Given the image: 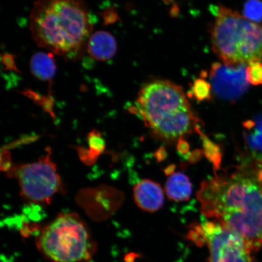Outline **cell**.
Instances as JSON below:
<instances>
[{"label": "cell", "instance_id": "obj_4", "mask_svg": "<svg viewBox=\"0 0 262 262\" xmlns=\"http://www.w3.org/2000/svg\"><path fill=\"white\" fill-rule=\"evenodd\" d=\"M213 51L229 66L262 61V26L220 6L211 31Z\"/></svg>", "mask_w": 262, "mask_h": 262}, {"label": "cell", "instance_id": "obj_18", "mask_svg": "<svg viewBox=\"0 0 262 262\" xmlns=\"http://www.w3.org/2000/svg\"><path fill=\"white\" fill-rule=\"evenodd\" d=\"M246 75L249 83L257 86L262 84V62H254L247 66Z\"/></svg>", "mask_w": 262, "mask_h": 262}, {"label": "cell", "instance_id": "obj_14", "mask_svg": "<svg viewBox=\"0 0 262 262\" xmlns=\"http://www.w3.org/2000/svg\"><path fill=\"white\" fill-rule=\"evenodd\" d=\"M202 139L203 146H204V153L209 161L214 165V169L218 170L220 168L222 162V155L220 147L212 142L211 140L208 138V137L201 132L199 127L196 129Z\"/></svg>", "mask_w": 262, "mask_h": 262}, {"label": "cell", "instance_id": "obj_1", "mask_svg": "<svg viewBox=\"0 0 262 262\" xmlns=\"http://www.w3.org/2000/svg\"><path fill=\"white\" fill-rule=\"evenodd\" d=\"M202 214L243 239L252 253L262 246V163L253 159L232 172L203 182L198 192Z\"/></svg>", "mask_w": 262, "mask_h": 262}, {"label": "cell", "instance_id": "obj_17", "mask_svg": "<svg viewBox=\"0 0 262 262\" xmlns=\"http://www.w3.org/2000/svg\"><path fill=\"white\" fill-rule=\"evenodd\" d=\"M244 16L254 22L262 21V2L260 0H248L244 8Z\"/></svg>", "mask_w": 262, "mask_h": 262}, {"label": "cell", "instance_id": "obj_15", "mask_svg": "<svg viewBox=\"0 0 262 262\" xmlns=\"http://www.w3.org/2000/svg\"><path fill=\"white\" fill-rule=\"evenodd\" d=\"M89 141L90 150H85L83 151V156L88 155L84 158L87 160H91L93 161L96 159L97 157L103 152L105 144L101 136V134L98 131L93 130L90 133L88 137Z\"/></svg>", "mask_w": 262, "mask_h": 262}, {"label": "cell", "instance_id": "obj_9", "mask_svg": "<svg viewBox=\"0 0 262 262\" xmlns=\"http://www.w3.org/2000/svg\"><path fill=\"white\" fill-rule=\"evenodd\" d=\"M134 198L137 206L143 210L155 212L164 204L161 186L150 180H141L134 188Z\"/></svg>", "mask_w": 262, "mask_h": 262}, {"label": "cell", "instance_id": "obj_6", "mask_svg": "<svg viewBox=\"0 0 262 262\" xmlns=\"http://www.w3.org/2000/svg\"><path fill=\"white\" fill-rule=\"evenodd\" d=\"M189 238L207 247L209 262H255L243 239L217 222L209 220L195 225Z\"/></svg>", "mask_w": 262, "mask_h": 262}, {"label": "cell", "instance_id": "obj_16", "mask_svg": "<svg viewBox=\"0 0 262 262\" xmlns=\"http://www.w3.org/2000/svg\"><path fill=\"white\" fill-rule=\"evenodd\" d=\"M211 90V84L204 78H198L193 84L192 93L196 100L204 101L210 99Z\"/></svg>", "mask_w": 262, "mask_h": 262}, {"label": "cell", "instance_id": "obj_8", "mask_svg": "<svg viewBox=\"0 0 262 262\" xmlns=\"http://www.w3.org/2000/svg\"><path fill=\"white\" fill-rule=\"evenodd\" d=\"M246 69L245 65L213 64L209 72L212 91L222 99L237 100L248 87Z\"/></svg>", "mask_w": 262, "mask_h": 262}, {"label": "cell", "instance_id": "obj_3", "mask_svg": "<svg viewBox=\"0 0 262 262\" xmlns=\"http://www.w3.org/2000/svg\"><path fill=\"white\" fill-rule=\"evenodd\" d=\"M136 111L154 135L174 141L196 131L195 116L182 88L166 80H156L141 90Z\"/></svg>", "mask_w": 262, "mask_h": 262}, {"label": "cell", "instance_id": "obj_2", "mask_svg": "<svg viewBox=\"0 0 262 262\" xmlns=\"http://www.w3.org/2000/svg\"><path fill=\"white\" fill-rule=\"evenodd\" d=\"M92 29L83 0H38L31 13L30 31L35 43L68 60L83 55Z\"/></svg>", "mask_w": 262, "mask_h": 262}, {"label": "cell", "instance_id": "obj_7", "mask_svg": "<svg viewBox=\"0 0 262 262\" xmlns=\"http://www.w3.org/2000/svg\"><path fill=\"white\" fill-rule=\"evenodd\" d=\"M51 150L38 162L13 166L9 174L18 180L21 194L37 203L48 202L62 188L56 165L51 159Z\"/></svg>", "mask_w": 262, "mask_h": 262}, {"label": "cell", "instance_id": "obj_12", "mask_svg": "<svg viewBox=\"0 0 262 262\" xmlns=\"http://www.w3.org/2000/svg\"><path fill=\"white\" fill-rule=\"evenodd\" d=\"M165 190L169 199L176 202L188 201L192 194V185L187 176L180 172L170 175Z\"/></svg>", "mask_w": 262, "mask_h": 262}, {"label": "cell", "instance_id": "obj_10", "mask_svg": "<svg viewBox=\"0 0 262 262\" xmlns=\"http://www.w3.org/2000/svg\"><path fill=\"white\" fill-rule=\"evenodd\" d=\"M88 51L95 60L103 61L110 60L116 53V39L106 31L95 32L91 35L88 42Z\"/></svg>", "mask_w": 262, "mask_h": 262}, {"label": "cell", "instance_id": "obj_5", "mask_svg": "<svg viewBox=\"0 0 262 262\" xmlns=\"http://www.w3.org/2000/svg\"><path fill=\"white\" fill-rule=\"evenodd\" d=\"M40 250L54 262H81L93 255V244L86 225L78 216H58L42 231Z\"/></svg>", "mask_w": 262, "mask_h": 262}, {"label": "cell", "instance_id": "obj_19", "mask_svg": "<svg viewBox=\"0 0 262 262\" xmlns=\"http://www.w3.org/2000/svg\"><path fill=\"white\" fill-rule=\"evenodd\" d=\"M178 149L181 155H186V154L188 153L189 150V145L188 143L186 142V141L183 138H180L178 141Z\"/></svg>", "mask_w": 262, "mask_h": 262}, {"label": "cell", "instance_id": "obj_11", "mask_svg": "<svg viewBox=\"0 0 262 262\" xmlns=\"http://www.w3.org/2000/svg\"><path fill=\"white\" fill-rule=\"evenodd\" d=\"M244 137L253 159L262 163V114L244 123Z\"/></svg>", "mask_w": 262, "mask_h": 262}, {"label": "cell", "instance_id": "obj_13", "mask_svg": "<svg viewBox=\"0 0 262 262\" xmlns=\"http://www.w3.org/2000/svg\"><path fill=\"white\" fill-rule=\"evenodd\" d=\"M31 71L34 77L42 81H51L56 73L53 54L39 52L33 55L30 61Z\"/></svg>", "mask_w": 262, "mask_h": 262}]
</instances>
